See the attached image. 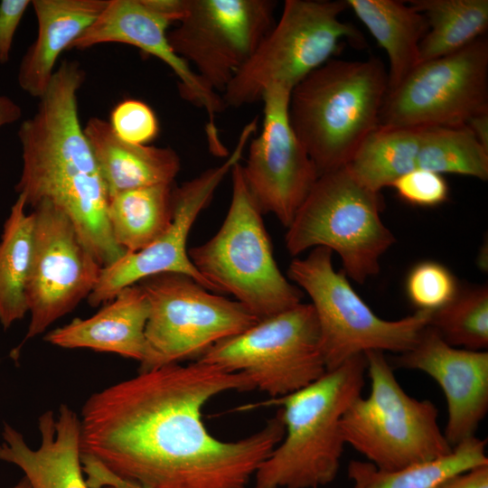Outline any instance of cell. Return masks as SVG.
I'll return each mask as SVG.
<instances>
[{"label":"cell","instance_id":"6da1fadb","mask_svg":"<svg viewBox=\"0 0 488 488\" xmlns=\"http://www.w3.org/2000/svg\"><path fill=\"white\" fill-rule=\"evenodd\" d=\"M253 389L243 372L199 360L139 371L85 401L81 457L140 488H247L284 436L280 410L229 442L208 431L202 409L221 393Z\"/></svg>","mask_w":488,"mask_h":488},{"label":"cell","instance_id":"7a4b0ae2","mask_svg":"<svg viewBox=\"0 0 488 488\" xmlns=\"http://www.w3.org/2000/svg\"><path fill=\"white\" fill-rule=\"evenodd\" d=\"M84 80L78 61H62L36 112L21 124L23 167L15 191L33 208L49 201L61 209L104 267L127 251L113 239L108 192L80 122L78 91Z\"/></svg>","mask_w":488,"mask_h":488},{"label":"cell","instance_id":"3957f363","mask_svg":"<svg viewBox=\"0 0 488 488\" xmlns=\"http://www.w3.org/2000/svg\"><path fill=\"white\" fill-rule=\"evenodd\" d=\"M366 359L354 356L310 385L266 404L281 405L285 434L258 468L254 488H319L337 475L345 445L341 421L361 396Z\"/></svg>","mask_w":488,"mask_h":488},{"label":"cell","instance_id":"277c9868","mask_svg":"<svg viewBox=\"0 0 488 488\" xmlns=\"http://www.w3.org/2000/svg\"><path fill=\"white\" fill-rule=\"evenodd\" d=\"M388 71L376 57L331 59L291 91L289 120L319 176L347 165L380 125Z\"/></svg>","mask_w":488,"mask_h":488},{"label":"cell","instance_id":"5b68a950","mask_svg":"<svg viewBox=\"0 0 488 488\" xmlns=\"http://www.w3.org/2000/svg\"><path fill=\"white\" fill-rule=\"evenodd\" d=\"M232 195L227 215L208 241L191 248L189 258L217 293H229L262 320L301 303L303 292L275 260L262 212L239 163L230 170Z\"/></svg>","mask_w":488,"mask_h":488},{"label":"cell","instance_id":"8992f818","mask_svg":"<svg viewBox=\"0 0 488 488\" xmlns=\"http://www.w3.org/2000/svg\"><path fill=\"white\" fill-rule=\"evenodd\" d=\"M381 200L347 165L323 174L287 227L294 257L324 247L336 252L343 272L363 284L380 271L381 256L396 239L380 218Z\"/></svg>","mask_w":488,"mask_h":488},{"label":"cell","instance_id":"52a82bcc","mask_svg":"<svg viewBox=\"0 0 488 488\" xmlns=\"http://www.w3.org/2000/svg\"><path fill=\"white\" fill-rule=\"evenodd\" d=\"M343 0H286L280 19L222 92L225 108H241L262 99L280 86L292 89L339 51L343 40L361 47L364 37L340 20Z\"/></svg>","mask_w":488,"mask_h":488},{"label":"cell","instance_id":"ba28073f","mask_svg":"<svg viewBox=\"0 0 488 488\" xmlns=\"http://www.w3.org/2000/svg\"><path fill=\"white\" fill-rule=\"evenodd\" d=\"M364 356L371 393L355 399L343 414L345 444L384 471L449 454L453 447L439 427L435 404L407 394L382 352Z\"/></svg>","mask_w":488,"mask_h":488},{"label":"cell","instance_id":"9c48e42d","mask_svg":"<svg viewBox=\"0 0 488 488\" xmlns=\"http://www.w3.org/2000/svg\"><path fill=\"white\" fill-rule=\"evenodd\" d=\"M333 251L314 248L295 258L287 276L311 298L326 371L371 351L403 353L411 349L429 324L432 312L417 310L389 321L378 316L352 288L343 271L333 266Z\"/></svg>","mask_w":488,"mask_h":488},{"label":"cell","instance_id":"30bf717a","mask_svg":"<svg viewBox=\"0 0 488 488\" xmlns=\"http://www.w3.org/2000/svg\"><path fill=\"white\" fill-rule=\"evenodd\" d=\"M137 284L149 303L147 354L139 371L200 358L259 321L239 302L210 293L183 274H160Z\"/></svg>","mask_w":488,"mask_h":488},{"label":"cell","instance_id":"8fae6325","mask_svg":"<svg viewBox=\"0 0 488 488\" xmlns=\"http://www.w3.org/2000/svg\"><path fill=\"white\" fill-rule=\"evenodd\" d=\"M198 360L243 372L255 389L273 398L296 392L327 371L314 309L302 302L218 342Z\"/></svg>","mask_w":488,"mask_h":488},{"label":"cell","instance_id":"7c38bea8","mask_svg":"<svg viewBox=\"0 0 488 488\" xmlns=\"http://www.w3.org/2000/svg\"><path fill=\"white\" fill-rule=\"evenodd\" d=\"M488 112V42L419 63L388 91L380 125L458 127Z\"/></svg>","mask_w":488,"mask_h":488},{"label":"cell","instance_id":"4fadbf2b","mask_svg":"<svg viewBox=\"0 0 488 488\" xmlns=\"http://www.w3.org/2000/svg\"><path fill=\"white\" fill-rule=\"evenodd\" d=\"M276 7L273 0H189L168 41L210 89L223 92L275 24Z\"/></svg>","mask_w":488,"mask_h":488},{"label":"cell","instance_id":"5bb4252c","mask_svg":"<svg viewBox=\"0 0 488 488\" xmlns=\"http://www.w3.org/2000/svg\"><path fill=\"white\" fill-rule=\"evenodd\" d=\"M33 213V252L26 291L30 323L23 342L88 298L102 269L61 209L42 201Z\"/></svg>","mask_w":488,"mask_h":488},{"label":"cell","instance_id":"9a60e30c","mask_svg":"<svg viewBox=\"0 0 488 488\" xmlns=\"http://www.w3.org/2000/svg\"><path fill=\"white\" fill-rule=\"evenodd\" d=\"M256 128L254 122L244 127L237 145L222 164L210 168L180 187L174 188V218L170 228L146 248L136 252H127L112 264L102 267L99 281L87 298L91 306L107 304L125 287L164 273L189 276L207 290L217 294L192 263L186 249L187 239L193 223L211 202L215 190L233 165L239 162Z\"/></svg>","mask_w":488,"mask_h":488},{"label":"cell","instance_id":"2e32d148","mask_svg":"<svg viewBox=\"0 0 488 488\" xmlns=\"http://www.w3.org/2000/svg\"><path fill=\"white\" fill-rule=\"evenodd\" d=\"M291 90L273 86L263 97L264 117L259 135L249 147L242 165L247 186L262 214L272 213L285 227L319 177L289 120Z\"/></svg>","mask_w":488,"mask_h":488},{"label":"cell","instance_id":"e0dca14e","mask_svg":"<svg viewBox=\"0 0 488 488\" xmlns=\"http://www.w3.org/2000/svg\"><path fill=\"white\" fill-rule=\"evenodd\" d=\"M395 362L427 374L440 386L447 407L444 435L452 447L474 436L488 410L487 352L451 346L427 325Z\"/></svg>","mask_w":488,"mask_h":488},{"label":"cell","instance_id":"ac0fdd59","mask_svg":"<svg viewBox=\"0 0 488 488\" xmlns=\"http://www.w3.org/2000/svg\"><path fill=\"white\" fill-rule=\"evenodd\" d=\"M169 24L142 0H108L99 17L70 49L85 50L101 43L119 42L133 45L161 60L178 78L182 97L205 109L208 145L210 149H218L222 142L215 121L216 116L225 109L221 95L210 89L174 52L167 37Z\"/></svg>","mask_w":488,"mask_h":488},{"label":"cell","instance_id":"d6986e66","mask_svg":"<svg viewBox=\"0 0 488 488\" xmlns=\"http://www.w3.org/2000/svg\"><path fill=\"white\" fill-rule=\"evenodd\" d=\"M40 445L31 448L23 435L4 427L0 460L18 466L32 488H89L84 477L80 450V419L68 405L38 418Z\"/></svg>","mask_w":488,"mask_h":488},{"label":"cell","instance_id":"ffe728a7","mask_svg":"<svg viewBox=\"0 0 488 488\" xmlns=\"http://www.w3.org/2000/svg\"><path fill=\"white\" fill-rule=\"evenodd\" d=\"M149 303L138 285L125 287L94 315L75 318L49 332L47 343L66 349L112 352L142 363L147 354L145 326Z\"/></svg>","mask_w":488,"mask_h":488},{"label":"cell","instance_id":"44dd1931","mask_svg":"<svg viewBox=\"0 0 488 488\" xmlns=\"http://www.w3.org/2000/svg\"><path fill=\"white\" fill-rule=\"evenodd\" d=\"M108 0H33L37 36L22 58L17 80L31 97L40 99L55 71L60 54L99 17Z\"/></svg>","mask_w":488,"mask_h":488},{"label":"cell","instance_id":"7402d4cb","mask_svg":"<svg viewBox=\"0 0 488 488\" xmlns=\"http://www.w3.org/2000/svg\"><path fill=\"white\" fill-rule=\"evenodd\" d=\"M83 129L109 197L139 187L172 184L180 172V157L170 147L124 142L99 117L89 118Z\"/></svg>","mask_w":488,"mask_h":488},{"label":"cell","instance_id":"603a6c76","mask_svg":"<svg viewBox=\"0 0 488 488\" xmlns=\"http://www.w3.org/2000/svg\"><path fill=\"white\" fill-rule=\"evenodd\" d=\"M345 1L387 53L388 91L394 89L420 63L419 45L428 31L426 16L401 1Z\"/></svg>","mask_w":488,"mask_h":488},{"label":"cell","instance_id":"cb8c5ba5","mask_svg":"<svg viewBox=\"0 0 488 488\" xmlns=\"http://www.w3.org/2000/svg\"><path fill=\"white\" fill-rule=\"evenodd\" d=\"M174 184H155L109 197L108 219L117 246L139 251L161 237L174 218Z\"/></svg>","mask_w":488,"mask_h":488},{"label":"cell","instance_id":"d4e9b609","mask_svg":"<svg viewBox=\"0 0 488 488\" xmlns=\"http://www.w3.org/2000/svg\"><path fill=\"white\" fill-rule=\"evenodd\" d=\"M18 195L0 239V323L5 329L28 313L27 284L33 252L34 217Z\"/></svg>","mask_w":488,"mask_h":488},{"label":"cell","instance_id":"484cf974","mask_svg":"<svg viewBox=\"0 0 488 488\" xmlns=\"http://www.w3.org/2000/svg\"><path fill=\"white\" fill-rule=\"evenodd\" d=\"M485 446L486 440L474 436L446 455L394 471L380 470L370 462L352 461L348 476L353 488H436L455 474L488 464Z\"/></svg>","mask_w":488,"mask_h":488},{"label":"cell","instance_id":"4316f807","mask_svg":"<svg viewBox=\"0 0 488 488\" xmlns=\"http://www.w3.org/2000/svg\"><path fill=\"white\" fill-rule=\"evenodd\" d=\"M424 127L379 125L364 139L347 166L360 182L380 192L417 168Z\"/></svg>","mask_w":488,"mask_h":488},{"label":"cell","instance_id":"83f0119b","mask_svg":"<svg viewBox=\"0 0 488 488\" xmlns=\"http://www.w3.org/2000/svg\"><path fill=\"white\" fill-rule=\"evenodd\" d=\"M423 14L428 31L419 45L420 63L468 46L483 37L488 28L487 0H411Z\"/></svg>","mask_w":488,"mask_h":488},{"label":"cell","instance_id":"f1b7e54d","mask_svg":"<svg viewBox=\"0 0 488 488\" xmlns=\"http://www.w3.org/2000/svg\"><path fill=\"white\" fill-rule=\"evenodd\" d=\"M417 168L488 179V150L465 125L425 127Z\"/></svg>","mask_w":488,"mask_h":488},{"label":"cell","instance_id":"f546056e","mask_svg":"<svg viewBox=\"0 0 488 488\" xmlns=\"http://www.w3.org/2000/svg\"><path fill=\"white\" fill-rule=\"evenodd\" d=\"M428 325L451 346L483 351L488 346V286L460 287L450 303L432 312Z\"/></svg>","mask_w":488,"mask_h":488},{"label":"cell","instance_id":"4dcf8cb0","mask_svg":"<svg viewBox=\"0 0 488 488\" xmlns=\"http://www.w3.org/2000/svg\"><path fill=\"white\" fill-rule=\"evenodd\" d=\"M455 275L443 264L426 260L416 264L406 279V293L417 310L435 312L457 295Z\"/></svg>","mask_w":488,"mask_h":488},{"label":"cell","instance_id":"1f68e13d","mask_svg":"<svg viewBox=\"0 0 488 488\" xmlns=\"http://www.w3.org/2000/svg\"><path fill=\"white\" fill-rule=\"evenodd\" d=\"M115 135L124 142L148 145L159 134L155 113L142 100L127 99L111 111L108 122Z\"/></svg>","mask_w":488,"mask_h":488},{"label":"cell","instance_id":"d6a6232c","mask_svg":"<svg viewBox=\"0 0 488 488\" xmlns=\"http://www.w3.org/2000/svg\"><path fill=\"white\" fill-rule=\"evenodd\" d=\"M404 202L419 207H435L449 194L446 179L437 173L416 168L397 178L391 185Z\"/></svg>","mask_w":488,"mask_h":488},{"label":"cell","instance_id":"836d02e7","mask_svg":"<svg viewBox=\"0 0 488 488\" xmlns=\"http://www.w3.org/2000/svg\"><path fill=\"white\" fill-rule=\"evenodd\" d=\"M30 4L29 0H2L0 2L1 64L9 61L14 33Z\"/></svg>","mask_w":488,"mask_h":488},{"label":"cell","instance_id":"e575fe53","mask_svg":"<svg viewBox=\"0 0 488 488\" xmlns=\"http://www.w3.org/2000/svg\"><path fill=\"white\" fill-rule=\"evenodd\" d=\"M81 464L89 488H140L115 477L89 459L81 458Z\"/></svg>","mask_w":488,"mask_h":488},{"label":"cell","instance_id":"d590c367","mask_svg":"<svg viewBox=\"0 0 488 488\" xmlns=\"http://www.w3.org/2000/svg\"><path fill=\"white\" fill-rule=\"evenodd\" d=\"M436 488H488V464L455 474Z\"/></svg>","mask_w":488,"mask_h":488},{"label":"cell","instance_id":"8d00e7d4","mask_svg":"<svg viewBox=\"0 0 488 488\" xmlns=\"http://www.w3.org/2000/svg\"><path fill=\"white\" fill-rule=\"evenodd\" d=\"M143 4L167 23L180 22L186 14L189 0H142Z\"/></svg>","mask_w":488,"mask_h":488},{"label":"cell","instance_id":"74e56055","mask_svg":"<svg viewBox=\"0 0 488 488\" xmlns=\"http://www.w3.org/2000/svg\"><path fill=\"white\" fill-rule=\"evenodd\" d=\"M465 126L472 131L477 141L488 150V112L471 117Z\"/></svg>","mask_w":488,"mask_h":488},{"label":"cell","instance_id":"f35d334b","mask_svg":"<svg viewBox=\"0 0 488 488\" xmlns=\"http://www.w3.org/2000/svg\"><path fill=\"white\" fill-rule=\"evenodd\" d=\"M22 116V109L12 99L0 95V127L17 121Z\"/></svg>","mask_w":488,"mask_h":488},{"label":"cell","instance_id":"ab89813d","mask_svg":"<svg viewBox=\"0 0 488 488\" xmlns=\"http://www.w3.org/2000/svg\"><path fill=\"white\" fill-rule=\"evenodd\" d=\"M11 488H32L28 480L23 476L18 483Z\"/></svg>","mask_w":488,"mask_h":488}]
</instances>
